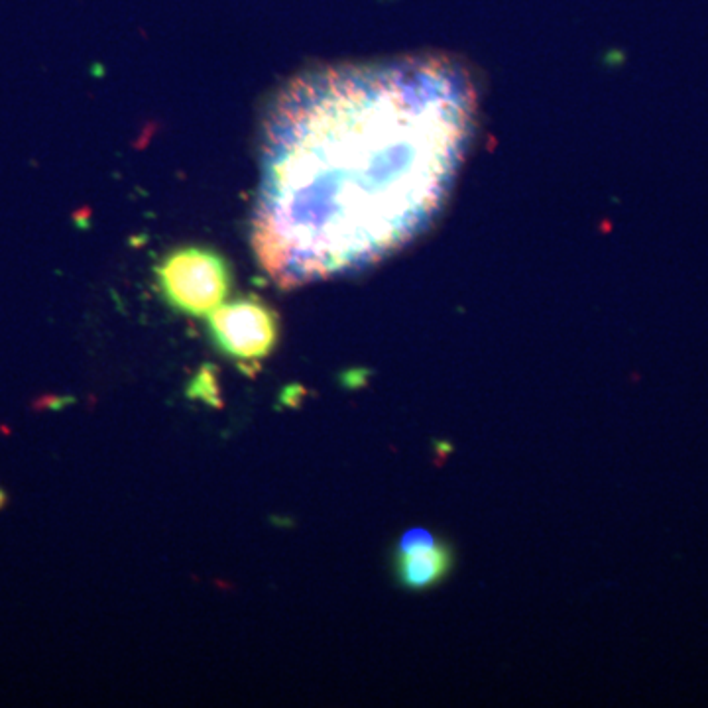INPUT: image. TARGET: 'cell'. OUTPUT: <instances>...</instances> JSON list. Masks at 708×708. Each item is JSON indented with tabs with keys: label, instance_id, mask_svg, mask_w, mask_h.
Instances as JSON below:
<instances>
[{
	"label": "cell",
	"instance_id": "obj_1",
	"mask_svg": "<svg viewBox=\"0 0 708 708\" xmlns=\"http://www.w3.org/2000/svg\"><path fill=\"white\" fill-rule=\"evenodd\" d=\"M478 87L442 54L315 67L266 109L250 244L284 289L358 272L441 213L472 144Z\"/></svg>",
	"mask_w": 708,
	"mask_h": 708
},
{
	"label": "cell",
	"instance_id": "obj_2",
	"mask_svg": "<svg viewBox=\"0 0 708 708\" xmlns=\"http://www.w3.org/2000/svg\"><path fill=\"white\" fill-rule=\"evenodd\" d=\"M155 282L169 307L189 317H207L233 288V268L209 246H179L155 266Z\"/></svg>",
	"mask_w": 708,
	"mask_h": 708
},
{
	"label": "cell",
	"instance_id": "obj_3",
	"mask_svg": "<svg viewBox=\"0 0 708 708\" xmlns=\"http://www.w3.org/2000/svg\"><path fill=\"white\" fill-rule=\"evenodd\" d=\"M213 343L243 366H256L276 348L279 317L256 295L221 303L209 315Z\"/></svg>",
	"mask_w": 708,
	"mask_h": 708
},
{
	"label": "cell",
	"instance_id": "obj_4",
	"mask_svg": "<svg viewBox=\"0 0 708 708\" xmlns=\"http://www.w3.org/2000/svg\"><path fill=\"white\" fill-rule=\"evenodd\" d=\"M453 569V549L437 541L433 547L398 551L396 575L401 587L410 590H425L439 585Z\"/></svg>",
	"mask_w": 708,
	"mask_h": 708
},
{
	"label": "cell",
	"instance_id": "obj_5",
	"mask_svg": "<svg viewBox=\"0 0 708 708\" xmlns=\"http://www.w3.org/2000/svg\"><path fill=\"white\" fill-rule=\"evenodd\" d=\"M6 504H8V494H6V492H4V490L0 488V509L4 508Z\"/></svg>",
	"mask_w": 708,
	"mask_h": 708
}]
</instances>
